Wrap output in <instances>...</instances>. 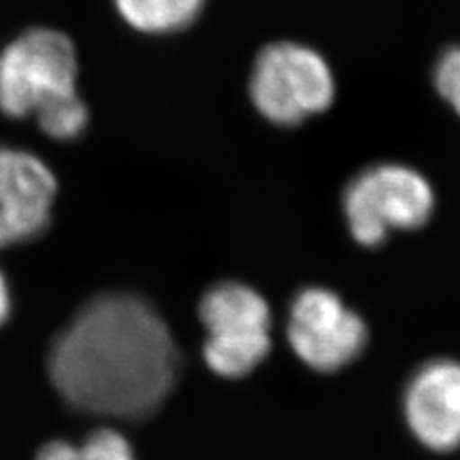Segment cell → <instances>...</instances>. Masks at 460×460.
I'll list each match as a JSON object with an SVG mask.
<instances>
[{"label": "cell", "mask_w": 460, "mask_h": 460, "mask_svg": "<svg viewBox=\"0 0 460 460\" xmlns=\"http://www.w3.org/2000/svg\"><path fill=\"white\" fill-rule=\"evenodd\" d=\"M402 420L414 441L429 453L460 449V361L431 358L409 378L402 392Z\"/></svg>", "instance_id": "7"}, {"label": "cell", "mask_w": 460, "mask_h": 460, "mask_svg": "<svg viewBox=\"0 0 460 460\" xmlns=\"http://www.w3.org/2000/svg\"><path fill=\"white\" fill-rule=\"evenodd\" d=\"M12 311V294H10V284L4 277V272L0 270V326H3Z\"/></svg>", "instance_id": "13"}, {"label": "cell", "mask_w": 460, "mask_h": 460, "mask_svg": "<svg viewBox=\"0 0 460 460\" xmlns=\"http://www.w3.org/2000/svg\"><path fill=\"white\" fill-rule=\"evenodd\" d=\"M248 89L257 113L279 127H296L328 111L338 93L326 58L294 40H277L259 50Z\"/></svg>", "instance_id": "3"}, {"label": "cell", "mask_w": 460, "mask_h": 460, "mask_svg": "<svg viewBox=\"0 0 460 460\" xmlns=\"http://www.w3.org/2000/svg\"><path fill=\"white\" fill-rule=\"evenodd\" d=\"M12 243H13V242H12V236H10V233H8V228H6L4 221H3V217H0V250L12 246Z\"/></svg>", "instance_id": "14"}, {"label": "cell", "mask_w": 460, "mask_h": 460, "mask_svg": "<svg viewBox=\"0 0 460 460\" xmlns=\"http://www.w3.org/2000/svg\"><path fill=\"white\" fill-rule=\"evenodd\" d=\"M434 86L458 118H460V47L443 50L434 66Z\"/></svg>", "instance_id": "12"}, {"label": "cell", "mask_w": 460, "mask_h": 460, "mask_svg": "<svg viewBox=\"0 0 460 460\" xmlns=\"http://www.w3.org/2000/svg\"><path fill=\"white\" fill-rule=\"evenodd\" d=\"M35 460H138L133 443L118 428L102 426L79 443L54 439L42 445Z\"/></svg>", "instance_id": "10"}, {"label": "cell", "mask_w": 460, "mask_h": 460, "mask_svg": "<svg viewBox=\"0 0 460 460\" xmlns=\"http://www.w3.org/2000/svg\"><path fill=\"white\" fill-rule=\"evenodd\" d=\"M198 314L206 328L204 361L215 376L240 380L263 365L272 349V314L261 292L219 282L201 296Z\"/></svg>", "instance_id": "4"}, {"label": "cell", "mask_w": 460, "mask_h": 460, "mask_svg": "<svg viewBox=\"0 0 460 460\" xmlns=\"http://www.w3.org/2000/svg\"><path fill=\"white\" fill-rule=\"evenodd\" d=\"M206 3L208 0H111L127 27L152 37L186 31L199 20Z\"/></svg>", "instance_id": "9"}, {"label": "cell", "mask_w": 460, "mask_h": 460, "mask_svg": "<svg viewBox=\"0 0 460 460\" xmlns=\"http://www.w3.org/2000/svg\"><path fill=\"white\" fill-rule=\"evenodd\" d=\"M434 209L436 192L428 177L399 162L357 172L341 196L345 226L363 248L382 246L394 230L422 228Z\"/></svg>", "instance_id": "2"}, {"label": "cell", "mask_w": 460, "mask_h": 460, "mask_svg": "<svg viewBox=\"0 0 460 460\" xmlns=\"http://www.w3.org/2000/svg\"><path fill=\"white\" fill-rule=\"evenodd\" d=\"M58 181L33 152L0 146V217L13 243L33 240L49 228Z\"/></svg>", "instance_id": "8"}, {"label": "cell", "mask_w": 460, "mask_h": 460, "mask_svg": "<svg viewBox=\"0 0 460 460\" xmlns=\"http://www.w3.org/2000/svg\"><path fill=\"white\" fill-rule=\"evenodd\" d=\"M79 54L60 29L31 27L0 50V113L35 115L56 100L77 94Z\"/></svg>", "instance_id": "5"}, {"label": "cell", "mask_w": 460, "mask_h": 460, "mask_svg": "<svg viewBox=\"0 0 460 460\" xmlns=\"http://www.w3.org/2000/svg\"><path fill=\"white\" fill-rule=\"evenodd\" d=\"M181 357L148 301L102 294L83 305L50 348L52 385L71 409L104 419H150L177 385Z\"/></svg>", "instance_id": "1"}, {"label": "cell", "mask_w": 460, "mask_h": 460, "mask_svg": "<svg viewBox=\"0 0 460 460\" xmlns=\"http://www.w3.org/2000/svg\"><path fill=\"white\" fill-rule=\"evenodd\" d=\"M286 341L307 368L334 374L365 353L368 326L338 292L324 286H307L290 304Z\"/></svg>", "instance_id": "6"}, {"label": "cell", "mask_w": 460, "mask_h": 460, "mask_svg": "<svg viewBox=\"0 0 460 460\" xmlns=\"http://www.w3.org/2000/svg\"><path fill=\"white\" fill-rule=\"evenodd\" d=\"M35 119L40 131L49 138L69 142L77 140L89 127V108L77 93L42 108L35 113Z\"/></svg>", "instance_id": "11"}]
</instances>
